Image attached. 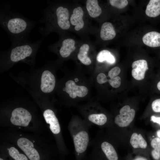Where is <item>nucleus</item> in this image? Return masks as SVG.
Returning <instances> with one entry per match:
<instances>
[{
	"mask_svg": "<svg viewBox=\"0 0 160 160\" xmlns=\"http://www.w3.org/2000/svg\"><path fill=\"white\" fill-rule=\"evenodd\" d=\"M37 23L12 9L8 3L0 7V25L8 34L12 43L29 41L30 33Z\"/></svg>",
	"mask_w": 160,
	"mask_h": 160,
	"instance_id": "nucleus-1",
	"label": "nucleus"
},
{
	"mask_svg": "<svg viewBox=\"0 0 160 160\" xmlns=\"http://www.w3.org/2000/svg\"><path fill=\"white\" fill-rule=\"evenodd\" d=\"M49 4L42 11V17L39 22L44 24L40 32L44 38L54 31L68 30L71 26L68 8L62 4Z\"/></svg>",
	"mask_w": 160,
	"mask_h": 160,
	"instance_id": "nucleus-2",
	"label": "nucleus"
},
{
	"mask_svg": "<svg viewBox=\"0 0 160 160\" xmlns=\"http://www.w3.org/2000/svg\"><path fill=\"white\" fill-rule=\"evenodd\" d=\"M87 122H72L71 135L76 160H82L87 150L89 137Z\"/></svg>",
	"mask_w": 160,
	"mask_h": 160,
	"instance_id": "nucleus-3",
	"label": "nucleus"
},
{
	"mask_svg": "<svg viewBox=\"0 0 160 160\" xmlns=\"http://www.w3.org/2000/svg\"><path fill=\"white\" fill-rule=\"evenodd\" d=\"M44 38L42 37L33 43L30 41L12 43L8 51L10 61L16 63L32 56L41 46Z\"/></svg>",
	"mask_w": 160,
	"mask_h": 160,
	"instance_id": "nucleus-4",
	"label": "nucleus"
},
{
	"mask_svg": "<svg viewBox=\"0 0 160 160\" xmlns=\"http://www.w3.org/2000/svg\"><path fill=\"white\" fill-rule=\"evenodd\" d=\"M120 114L115 118V123L120 127L128 126L133 120L135 115V111L133 109H130L129 105H126L120 110Z\"/></svg>",
	"mask_w": 160,
	"mask_h": 160,
	"instance_id": "nucleus-5",
	"label": "nucleus"
},
{
	"mask_svg": "<svg viewBox=\"0 0 160 160\" xmlns=\"http://www.w3.org/2000/svg\"><path fill=\"white\" fill-rule=\"evenodd\" d=\"M31 118V113L27 110L23 108H18L12 111L10 121L14 125L26 127L28 125Z\"/></svg>",
	"mask_w": 160,
	"mask_h": 160,
	"instance_id": "nucleus-6",
	"label": "nucleus"
},
{
	"mask_svg": "<svg viewBox=\"0 0 160 160\" xmlns=\"http://www.w3.org/2000/svg\"><path fill=\"white\" fill-rule=\"evenodd\" d=\"M17 144L30 160H40L39 152L34 148L33 143L28 139L20 138L18 140Z\"/></svg>",
	"mask_w": 160,
	"mask_h": 160,
	"instance_id": "nucleus-7",
	"label": "nucleus"
},
{
	"mask_svg": "<svg viewBox=\"0 0 160 160\" xmlns=\"http://www.w3.org/2000/svg\"><path fill=\"white\" fill-rule=\"evenodd\" d=\"M63 90L68 93L70 97L73 99L76 98L77 96L83 97L87 94L88 91L86 87L77 85L75 82L72 80H68L66 82L65 87L63 88Z\"/></svg>",
	"mask_w": 160,
	"mask_h": 160,
	"instance_id": "nucleus-8",
	"label": "nucleus"
},
{
	"mask_svg": "<svg viewBox=\"0 0 160 160\" xmlns=\"http://www.w3.org/2000/svg\"><path fill=\"white\" fill-rule=\"evenodd\" d=\"M62 39L58 44L52 46L57 47L61 56L63 58H66L75 49L76 42L74 39L70 38Z\"/></svg>",
	"mask_w": 160,
	"mask_h": 160,
	"instance_id": "nucleus-9",
	"label": "nucleus"
},
{
	"mask_svg": "<svg viewBox=\"0 0 160 160\" xmlns=\"http://www.w3.org/2000/svg\"><path fill=\"white\" fill-rule=\"evenodd\" d=\"M55 84L54 76L48 70L44 71L42 73L41 79L40 88L44 93H49L54 89Z\"/></svg>",
	"mask_w": 160,
	"mask_h": 160,
	"instance_id": "nucleus-10",
	"label": "nucleus"
},
{
	"mask_svg": "<svg viewBox=\"0 0 160 160\" xmlns=\"http://www.w3.org/2000/svg\"><path fill=\"white\" fill-rule=\"evenodd\" d=\"M132 67V75L137 80H141L145 77L146 71L148 69L147 61L144 60H139L134 61Z\"/></svg>",
	"mask_w": 160,
	"mask_h": 160,
	"instance_id": "nucleus-11",
	"label": "nucleus"
},
{
	"mask_svg": "<svg viewBox=\"0 0 160 160\" xmlns=\"http://www.w3.org/2000/svg\"><path fill=\"white\" fill-rule=\"evenodd\" d=\"M84 12L80 6L75 8L73 10L70 19V24L74 26V29L79 31L84 27V23L83 19Z\"/></svg>",
	"mask_w": 160,
	"mask_h": 160,
	"instance_id": "nucleus-12",
	"label": "nucleus"
},
{
	"mask_svg": "<svg viewBox=\"0 0 160 160\" xmlns=\"http://www.w3.org/2000/svg\"><path fill=\"white\" fill-rule=\"evenodd\" d=\"M43 116L46 122L49 124V128L54 134H58L60 131V127L58 120L52 110L48 109L44 112Z\"/></svg>",
	"mask_w": 160,
	"mask_h": 160,
	"instance_id": "nucleus-13",
	"label": "nucleus"
},
{
	"mask_svg": "<svg viewBox=\"0 0 160 160\" xmlns=\"http://www.w3.org/2000/svg\"><path fill=\"white\" fill-rule=\"evenodd\" d=\"M116 32L112 24L105 22L102 25L100 31V37L104 41L113 39L116 36Z\"/></svg>",
	"mask_w": 160,
	"mask_h": 160,
	"instance_id": "nucleus-14",
	"label": "nucleus"
},
{
	"mask_svg": "<svg viewBox=\"0 0 160 160\" xmlns=\"http://www.w3.org/2000/svg\"><path fill=\"white\" fill-rule=\"evenodd\" d=\"M143 43L151 47L160 46V33L156 31H151L145 34L142 38Z\"/></svg>",
	"mask_w": 160,
	"mask_h": 160,
	"instance_id": "nucleus-15",
	"label": "nucleus"
},
{
	"mask_svg": "<svg viewBox=\"0 0 160 160\" xmlns=\"http://www.w3.org/2000/svg\"><path fill=\"white\" fill-rule=\"evenodd\" d=\"M100 148L108 160H118L117 154L111 144L107 141H103L100 144Z\"/></svg>",
	"mask_w": 160,
	"mask_h": 160,
	"instance_id": "nucleus-16",
	"label": "nucleus"
},
{
	"mask_svg": "<svg viewBox=\"0 0 160 160\" xmlns=\"http://www.w3.org/2000/svg\"><path fill=\"white\" fill-rule=\"evenodd\" d=\"M86 7L89 15L92 18L97 17L102 13V10L98 4V0H87Z\"/></svg>",
	"mask_w": 160,
	"mask_h": 160,
	"instance_id": "nucleus-17",
	"label": "nucleus"
},
{
	"mask_svg": "<svg viewBox=\"0 0 160 160\" xmlns=\"http://www.w3.org/2000/svg\"><path fill=\"white\" fill-rule=\"evenodd\" d=\"M145 14L150 17H156L160 15V0H150L145 10Z\"/></svg>",
	"mask_w": 160,
	"mask_h": 160,
	"instance_id": "nucleus-18",
	"label": "nucleus"
},
{
	"mask_svg": "<svg viewBox=\"0 0 160 160\" xmlns=\"http://www.w3.org/2000/svg\"><path fill=\"white\" fill-rule=\"evenodd\" d=\"M89 49L88 44H83L80 47L77 55L78 59L82 63L86 65H89L91 63V60L87 56Z\"/></svg>",
	"mask_w": 160,
	"mask_h": 160,
	"instance_id": "nucleus-19",
	"label": "nucleus"
},
{
	"mask_svg": "<svg viewBox=\"0 0 160 160\" xmlns=\"http://www.w3.org/2000/svg\"><path fill=\"white\" fill-rule=\"evenodd\" d=\"M89 124L101 126L104 125L107 121L106 116L101 113H92L89 114L87 118Z\"/></svg>",
	"mask_w": 160,
	"mask_h": 160,
	"instance_id": "nucleus-20",
	"label": "nucleus"
},
{
	"mask_svg": "<svg viewBox=\"0 0 160 160\" xmlns=\"http://www.w3.org/2000/svg\"><path fill=\"white\" fill-rule=\"evenodd\" d=\"M130 143L134 148H145L147 145V142L141 134L134 133L130 139Z\"/></svg>",
	"mask_w": 160,
	"mask_h": 160,
	"instance_id": "nucleus-21",
	"label": "nucleus"
},
{
	"mask_svg": "<svg viewBox=\"0 0 160 160\" xmlns=\"http://www.w3.org/2000/svg\"><path fill=\"white\" fill-rule=\"evenodd\" d=\"M96 59L99 62L105 61L111 64L114 63L116 62L114 56L109 51L107 50H103L100 51L97 54Z\"/></svg>",
	"mask_w": 160,
	"mask_h": 160,
	"instance_id": "nucleus-22",
	"label": "nucleus"
},
{
	"mask_svg": "<svg viewBox=\"0 0 160 160\" xmlns=\"http://www.w3.org/2000/svg\"><path fill=\"white\" fill-rule=\"evenodd\" d=\"M8 153L15 160H28L27 156L20 153L17 149L14 147H11L8 149Z\"/></svg>",
	"mask_w": 160,
	"mask_h": 160,
	"instance_id": "nucleus-23",
	"label": "nucleus"
},
{
	"mask_svg": "<svg viewBox=\"0 0 160 160\" xmlns=\"http://www.w3.org/2000/svg\"><path fill=\"white\" fill-rule=\"evenodd\" d=\"M109 2L112 6L119 9L124 8L128 4L127 0H110Z\"/></svg>",
	"mask_w": 160,
	"mask_h": 160,
	"instance_id": "nucleus-24",
	"label": "nucleus"
},
{
	"mask_svg": "<svg viewBox=\"0 0 160 160\" xmlns=\"http://www.w3.org/2000/svg\"><path fill=\"white\" fill-rule=\"evenodd\" d=\"M108 82L113 87L117 88L119 87L121 84V79L119 76L108 79Z\"/></svg>",
	"mask_w": 160,
	"mask_h": 160,
	"instance_id": "nucleus-25",
	"label": "nucleus"
},
{
	"mask_svg": "<svg viewBox=\"0 0 160 160\" xmlns=\"http://www.w3.org/2000/svg\"><path fill=\"white\" fill-rule=\"evenodd\" d=\"M121 72V69L118 67H115L112 68L108 72V75L110 79L117 76Z\"/></svg>",
	"mask_w": 160,
	"mask_h": 160,
	"instance_id": "nucleus-26",
	"label": "nucleus"
},
{
	"mask_svg": "<svg viewBox=\"0 0 160 160\" xmlns=\"http://www.w3.org/2000/svg\"><path fill=\"white\" fill-rule=\"evenodd\" d=\"M151 145L153 150L160 152V138L156 137L153 139L151 142Z\"/></svg>",
	"mask_w": 160,
	"mask_h": 160,
	"instance_id": "nucleus-27",
	"label": "nucleus"
},
{
	"mask_svg": "<svg viewBox=\"0 0 160 160\" xmlns=\"http://www.w3.org/2000/svg\"><path fill=\"white\" fill-rule=\"evenodd\" d=\"M151 106L153 111L160 113V99L154 100L152 103Z\"/></svg>",
	"mask_w": 160,
	"mask_h": 160,
	"instance_id": "nucleus-28",
	"label": "nucleus"
},
{
	"mask_svg": "<svg viewBox=\"0 0 160 160\" xmlns=\"http://www.w3.org/2000/svg\"><path fill=\"white\" fill-rule=\"evenodd\" d=\"M108 80L106 75L103 73H99L97 77V81L100 84H103L108 82Z\"/></svg>",
	"mask_w": 160,
	"mask_h": 160,
	"instance_id": "nucleus-29",
	"label": "nucleus"
},
{
	"mask_svg": "<svg viewBox=\"0 0 160 160\" xmlns=\"http://www.w3.org/2000/svg\"><path fill=\"white\" fill-rule=\"evenodd\" d=\"M151 155L153 158L156 160H158L160 158V152L153 150L151 151Z\"/></svg>",
	"mask_w": 160,
	"mask_h": 160,
	"instance_id": "nucleus-30",
	"label": "nucleus"
},
{
	"mask_svg": "<svg viewBox=\"0 0 160 160\" xmlns=\"http://www.w3.org/2000/svg\"><path fill=\"white\" fill-rule=\"evenodd\" d=\"M151 119L153 122L157 123L160 125V117H156L152 116L151 117Z\"/></svg>",
	"mask_w": 160,
	"mask_h": 160,
	"instance_id": "nucleus-31",
	"label": "nucleus"
},
{
	"mask_svg": "<svg viewBox=\"0 0 160 160\" xmlns=\"http://www.w3.org/2000/svg\"><path fill=\"white\" fill-rule=\"evenodd\" d=\"M133 160H147L145 158L143 157H138L135 159Z\"/></svg>",
	"mask_w": 160,
	"mask_h": 160,
	"instance_id": "nucleus-32",
	"label": "nucleus"
},
{
	"mask_svg": "<svg viewBox=\"0 0 160 160\" xmlns=\"http://www.w3.org/2000/svg\"><path fill=\"white\" fill-rule=\"evenodd\" d=\"M157 87L158 89L160 91V81L158 83L157 85Z\"/></svg>",
	"mask_w": 160,
	"mask_h": 160,
	"instance_id": "nucleus-33",
	"label": "nucleus"
},
{
	"mask_svg": "<svg viewBox=\"0 0 160 160\" xmlns=\"http://www.w3.org/2000/svg\"><path fill=\"white\" fill-rule=\"evenodd\" d=\"M156 134L157 136L160 138V130H158L157 131Z\"/></svg>",
	"mask_w": 160,
	"mask_h": 160,
	"instance_id": "nucleus-34",
	"label": "nucleus"
},
{
	"mask_svg": "<svg viewBox=\"0 0 160 160\" xmlns=\"http://www.w3.org/2000/svg\"><path fill=\"white\" fill-rule=\"evenodd\" d=\"M75 80L76 82H77L79 81V80L77 78H76L75 79Z\"/></svg>",
	"mask_w": 160,
	"mask_h": 160,
	"instance_id": "nucleus-35",
	"label": "nucleus"
},
{
	"mask_svg": "<svg viewBox=\"0 0 160 160\" xmlns=\"http://www.w3.org/2000/svg\"><path fill=\"white\" fill-rule=\"evenodd\" d=\"M0 160H4L2 158H0Z\"/></svg>",
	"mask_w": 160,
	"mask_h": 160,
	"instance_id": "nucleus-36",
	"label": "nucleus"
}]
</instances>
